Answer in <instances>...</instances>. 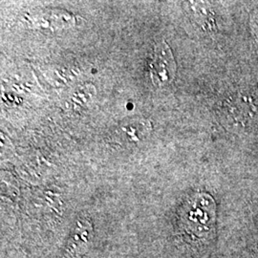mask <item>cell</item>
I'll use <instances>...</instances> for the list:
<instances>
[{"label":"cell","mask_w":258,"mask_h":258,"mask_svg":"<svg viewBox=\"0 0 258 258\" xmlns=\"http://www.w3.org/2000/svg\"><path fill=\"white\" fill-rule=\"evenodd\" d=\"M150 130V122L145 119L139 118L124 120L118 128V134L125 143L135 144L147 138Z\"/></svg>","instance_id":"3"},{"label":"cell","mask_w":258,"mask_h":258,"mask_svg":"<svg viewBox=\"0 0 258 258\" xmlns=\"http://www.w3.org/2000/svg\"><path fill=\"white\" fill-rule=\"evenodd\" d=\"M92 237V226L87 220H80L75 228L74 233L69 241L64 256L66 258H77L81 255Z\"/></svg>","instance_id":"2"},{"label":"cell","mask_w":258,"mask_h":258,"mask_svg":"<svg viewBox=\"0 0 258 258\" xmlns=\"http://www.w3.org/2000/svg\"><path fill=\"white\" fill-rule=\"evenodd\" d=\"M176 74L174 57L166 41L155 45L153 57L149 63V77L155 86H166L172 83Z\"/></svg>","instance_id":"1"}]
</instances>
